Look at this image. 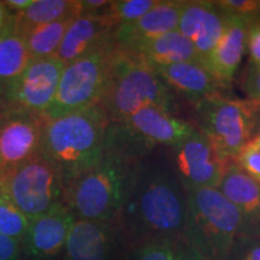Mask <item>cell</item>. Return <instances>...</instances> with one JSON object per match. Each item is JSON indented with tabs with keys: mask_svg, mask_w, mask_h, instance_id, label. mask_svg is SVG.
Masks as SVG:
<instances>
[{
	"mask_svg": "<svg viewBox=\"0 0 260 260\" xmlns=\"http://www.w3.org/2000/svg\"><path fill=\"white\" fill-rule=\"evenodd\" d=\"M116 28L109 16L79 15L68 28L56 57L64 65L73 63L115 42Z\"/></svg>",
	"mask_w": 260,
	"mask_h": 260,
	"instance_id": "9a60e30c",
	"label": "cell"
},
{
	"mask_svg": "<svg viewBox=\"0 0 260 260\" xmlns=\"http://www.w3.org/2000/svg\"><path fill=\"white\" fill-rule=\"evenodd\" d=\"M259 119H260V106H259Z\"/></svg>",
	"mask_w": 260,
	"mask_h": 260,
	"instance_id": "ab89813d",
	"label": "cell"
},
{
	"mask_svg": "<svg viewBox=\"0 0 260 260\" xmlns=\"http://www.w3.org/2000/svg\"><path fill=\"white\" fill-rule=\"evenodd\" d=\"M246 51L249 67H260V16L249 22L247 29Z\"/></svg>",
	"mask_w": 260,
	"mask_h": 260,
	"instance_id": "4dcf8cb0",
	"label": "cell"
},
{
	"mask_svg": "<svg viewBox=\"0 0 260 260\" xmlns=\"http://www.w3.org/2000/svg\"><path fill=\"white\" fill-rule=\"evenodd\" d=\"M169 153L186 189L218 188L224 172L232 164L198 130L178 145L169 148Z\"/></svg>",
	"mask_w": 260,
	"mask_h": 260,
	"instance_id": "30bf717a",
	"label": "cell"
},
{
	"mask_svg": "<svg viewBox=\"0 0 260 260\" xmlns=\"http://www.w3.org/2000/svg\"><path fill=\"white\" fill-rule=\"evenodd\" d=\"M171 92L180 94L194 104L219 93L222 84L198 61H184L152 68Z\"/></svg>",
	"mask_w": 260,
	"mask_h": 260,
	"instance_id": "ffe728a7",
	"label": "cell"
},
{
	"mask_svg": "<svg viewBox=\"0 0 260 260\" xmlns=\"http://www.w3.org/2000/svg\"><path fill=\"white\" fill-rule=\"evenodd\" d=\"M32 3H34V0H8V2H4V4L8 9L16 10L17 12H21L27 10Z\"/></svg>",
	"mask_w": 260,
	"mask_h": 260,
	"instance_id": "d590c367",
	"label": "cell"
},
{
	"mask_svg": "<svg viewBox=\"0 0 260 260\" xmlns=\"http://www.w3.org/2000/svg\"><path fill=\"white\" fill-rule=\"evenodd\" d=\"M228 24V15L214 2L183 0L177 31L189 40L204 59L217 46Z\"/></svg>",
	"mask_w": 260,
	"mask_h": 260,
	"instance_id": "5bb4252c",
	"label": "cell"
},
{
	"mask_svg": "<svg viewBox=\"0 0 260 260\" xmlns=\"http://www.w3.org/2000/svg\"><path fill=\"white\" fill-rule=\"evenodd\" d=\"M79 15L80 0H34L27 10L14 15V21L19 30L24 31Z\"/></svg>",
	"mask_w": 260,
	"mask_h": 260,
	"instance_id": "603a6c76",
	"label": "cell"
},
{
	"mask_svg": "<svg viewBox=\"0 0 260 260\" xmlns=\"http://www.w3.org/2000/svg\"><path fill=\"white\" fill-rule=\"evenodd\" d=\"M29 226L25 214L2 189L0 193V234L22 241Z\"/></svg>",
	"mask_w": 260,
	"mask_h": 260,
	"instance_id": "d4e9b609",
	"label": "cell"
},
{
	"mask_svg": "<svg viewBox=\"0 0 260 260\" xmlns=\"http://www.w3.org/2000/svg\"><path fill=\"white\" fill-rule=\"evenodd\" d=\"M194 125L157 107H145L122 121L110 122L106 146L135 159L159 147H174L195 132Z\"/></svg>",
	"mask_w": 260,
	"mask_h": 260,
	"instance_id": "52a82bcc",
	"label": "cell"
},
{
	"mask_svg": "<svg viewBox=\"0 0 260 260\" xmlns=\"http://www.w3.org/2000/svg\"><path fill=\"white\" fill-rule=\"evenodd\" d=\"M249 19L228 15V24L217 46L200 61L222 86H228L235 76L243 53Z\"/></svg>",
	"mask_w": 260,
	"mask_h": 260,
	"instance_id": "ac0fdd59",
	"label": "cell"
},
{
	"mask_svg": "<svg viewBox=\"0 0 260 260\" xmlns=\"http://www.w3.org/2000/svg\"><path fill=\"white\" fill-rule=\"evenodd\" d=\"M75 220L74 213L64 201H60L47 212L29 219L22 249L34 260L53 259L65 247Z\"/></svg>",
	"mask_w": 260,
	"mask_h": 260,
	"instance_id": "4fadbf2b",
	"label": "cell"
},
{
	"mask_svg": "<svg viewBox=\"0 0 260 260\" xmlns=\"http://www.w3.org/2000/svg\"><path fill=\"white\" fill-rule=\"evenodd\" d=\"M47 118L10 109L0 121V176L41 154Z\"/></svg>",
	"mask_w": 260,
	"mask_h": 260,
	"instance_id": "8fae6325",
	"label": "cell"
},
{
	"mask_svg": "<svg viewBox=\"0 0 260 260\" xmlns=\"http://www.w3.org/2000/svg\"><path fill=\"white\" fill-rule=\"evenodd\" d=\"M242 90L247 102L260 106V67H247L242 79Z\"/></svg>",
	"mask_w": 260,
	"mask_h": 260,
	"instance_id": "1f68e13d",
	"label": "cell"
},
{
	"mask_svg": "<svg viewBox=\"0 0 260 260\" xmlns=\"http://www.w3.org/2000/svg\"><path fill=\"white\" fill-rule=\"evenodd\" d=\"M111 2L109 0H81L80 15L107 16Z\"/></svg>",
	"mask_w": 260,
	"mask_h": 260,
	"instance_id": "836d02e7",
	"label": "cell"
},
{
	"mask_svg": "<svg viewBox=\"0 0 260 260\" xmlns=\"http://www.w3.org/2000/svg\"><path fill=\"white\" fill-rule=\"evenodd\" d=\"M234 162L246 175L260 183V149L252 141L241 149Z\"/></svg>",
	"mask_w": 260,
	"mask_h": 260,
	"instance_id": "f546056e",
	"label": "cell"
},
{
	"mask_svg": "<svg viewBox=\"0 0 260 260\" xmlns=\"http://www.w3.org/2000/svg\"><path fill=\"white\" fill-rule=\"evenodd\" d=\"M182 240L209 260H225L240 233L239 211L217 188H188Z\"/></svg>",
	"mask_w": 260,
	"mask_h": 260,
	"instance_id": "5b68a950",
	"label": "cell"
},
{
	"mask_svg": "<svg viewBox=\"0 0 260 260\" xmlns=\"http://www.w3.org/2000/svg\"><path fill=\"white\" fill-rule=\"evenodd\" d=\"M174 260H209L205 258L203 254H200L197 249L190 247L188 243H186L183 240L176 242L175 245V252H174Z\"/></svg>",
	"mask_w": 260,
	"mask_h": 260,
	"instance_id": "e575fe53",
	"label": "cell"
},
{
	"mask_svg": "<svg viewBox=\"0 0 260 260\" xmlns=\"http://www.w3.org/2000/svg\"><path fill=\"white\" fill-rule=\"evenodd\" d=\"M119 50L144 61L151 68L165 67L184 61L200 63L193 44L177 30Z\"/></svg>",
	"mask_w": 260,
	"mask_h": 260,
	"instance_id": "44dd1931",
	"label": "cell"
},
{
	"mask_svg": "<svg viewBox=\"0 0 260 260\" xmlns=\"http://www.w3.org/2000/svg\"><path fill=\"white\" fill-rule=\"evenodd\" d=\"M251 141L256 146V147L260 149V132L255 136H253V139L251 140Z\"/></svg>",
	"mask_w": 260,
	"mask_h": 260,
	"instance_id": "f35d334b",
	"label": "cell"
},
{
	"mask_svg": "<svg viewBox=\"0 0 260 260\" xmlns=\"http://www.w3.org/2000/svg\"><path fill=\"white\" fill-rule=\"evenodd\" d=\"M239 211V236H260V183L246 175L235 162L224 172L217 188Z\"/></svg>",
	"mask_w": 260,
	"mask_h": 260,
	"instance_id": "e0dca14e",
	"label": "cell"
},
{
	"mask_svg": "<svg viewBox=\"0 0 260 260\" xmlns=\"http://www.w3.org/2000/svg\"><path fill=\"white\" fill-rule=\"evenodd\" d=\"M99 105L110 122H117L145 107L174 115L176 96L149 65L117 47L109 87Z\"/></svg>",
	"mask_w": 260,
	"mask_h": 260,
	"instance_id": "277c9868",
	"label": "cell"
},
{
	"mask_svg": "<svg viewBox=\"0 0 260 260\" xmlns=\"http://www.w3.org/2000/svg\"><path fill=\"white\" fill-rule=\"evenodd\" d=\"M225 260H260V236H237Z\"/></svg>",
	"mask_w": 260,
	"mask_h": 260,
	"instance_id": "83f0119b",
	"label": "cell"
},
{
	"mask_svg": "<svg viewBox=\"0 0 260 260\" xmlns=\"http://www.w3.org/2000/svg\"><path fill=\"white\" fill-rule=\"evenodd\" d=\"M183 0H159L153 9L132 23L118 25L115 41L118 48H126L142 41L177 30Z\"/></svg>",
	"mask_w": 260,
	"mask_h": 260,
	"instance_id": "d6986e66",
	"label": "cell"
},
{
	"mask_svg": "<svg viewBox=\"0 0 260 260\" xmlns=\"http://www.w3.org/2000/svg\"><path fill=\"white\" fill-rule=\"evenodd\" d=\"M119 223L76 219L65 243V260H111Z\"/></svg>",
	"mask_w": 260,
	"mask_h": 260,
	"instance_id": "2e32d148",
	"label": "cell"
},
{
	"mask_svg": "<svg viewBox=\"0 0 260 260\" xmlns=\"http://www.w3.org/2000/svg\"><path fill=\"white\" fill-rule=\"evenodd\" d=\"M159 0H117L111 2L109 16L116 27L132 23L136 19L141 18L158 4Z\"/></svg>",
	"mask_w": 260,
	"mask_h": 260,
	"instance_id": "484cf974",
	"label": "cell"
},
{
	"mask_svg": "<svg viewBox=\"0 0 260 260\" xmlns=\"http://www.w3.org/2000/svg\"><path fill=\"white\" fill-rule=\"evenodd\" d=\"M116 53L115 41L65 65L53 102L44 116L57 119L99 105L109 87Z\"/></svg>",
	"mask_w": 260,
	"mask_h": 260,
	"instance_id": "ba28073f",
	"label": "cell"
},
{
	"mask_svg": "<svg viewBox=\"0 0 260 260\" xmlns=\"http://www.w3.org/2000/svg\"><path fill=\"white\" fill-rule=\"evenodd\" d=\"M109 123L100 105L47 119L41 153L59 171L63 186L100 161Z\"/></svg>",
	"mask_w": 260,
	"mask_h": 260,
	"instance_id": "3957f363",
	"label": "cell"
},
{
	"mask_svg": "<svg viewBox=\"0 0 260 260\" xmlns=\"http://www.w3.org/2000/svg\"><path fill=\"white\" fill-rule=\"evenodd\" d=\"M8 8L4 4V2H0V31L6 27V24L9 23L10 19H11L12 15L9 14Z\"/></svg>",
	"mask_w": 260,
	"mask_h": 260,
	"instance_id": "74e56055",
	"label": "cell"
},
{
	"mask_svg": "<svg viewBox=\"0 0 260 260\" xmlns=\"http://www.w3.org/2000/svg\"><path fill=\"white\" fill-rule=\"evenodd\" d=\"M22 241L0 234V260H18Z\"/></svg>",
	"mask_w": 260,
	"mask_h": 260,
	"instance_id": "d6a6232c",
	"label": "cell"
},
{
	"mask_svg": "<svg viewBox=\"0 0 260 260\" xmlns=\"http://www.w3.org/2000/svg\"><path fill=\"white\" fill-rule=\"evenodd\" d=\"M0 187L28 219L47 212L64 199L59 171L42 153L2 175Z\"/></svg>",
	"mask_w": 260,
	"mask_h": 260,
	"instance_id": "9c48e42d",
	"label": "cell"
},
{
	"mask_svg": "<svg viewBox=\"0 0 260 260\" xmlns=\"http://www.w3.org/2000/svg\"><path fill=\"white\" fill-rule=\"evenodd\" d=\"M10 109H11V107H10L8 95H6V87L0 84V121H2L3 117L8 113Z\"/></svg>",
	"mask_w": 260,
	"mask_h": 260,
	"instance_id": "8d00e7d4",
	"label": "cell"
},
{
	"mask_svg": "<svg viewBox=\"0 0 260 260\" xmlns=\"http://www.w3.org/2000/svg\"><path fill=\"white\" fill-rule=\"evenodd\" d=\"M226 15L253 21L260 16V0H217L214 2Z\"/></svg>",
	"mask_w": 260,
	"mask_h": 260,
	"instance_id": "f1b7e54d",
	"label": "cell"
},
{
	"mask_svg": "<svg viewBox=\"0 0 260 260\" xmlns=\"http://www.w3.org/2000/svg\"><path fill=\"white\" fill-rule=\"evenodd\" d=\"M64 67L57 57L31 59L23 73L6 87L10 107L44 115L53 102Z\"/></svg>",
	"mask_w": 260,
	"mask_h": 260,
	"instance_id": "7c38bea8",
	"label": "cell"
},
{
	"mask_svg": "<svg viewBox=\"0 0 260 260\" xmlns=\"http://www.w3.org/2000/svg\"><path fill=\"white\" fill-rule=\"evenodd\" d=\"M139 161L105 149L96 165L65 184L64 204L76 219L119 223Z\"/></svg>",
	"mask_w": 260,
	"mask_h": 260,
	"instance_id": "7a4b0ae2",
	"label": "cell"
},
{
	"mask_svg": "<svg viewBox=\"0 0 260 260\" xmlns=\"http://www.w3.org/2000/svg\"><path fill=\"white\" fill-rule=\"evenodd\" d=\"M31 57L24 37L14 21V15L0 31V84L8 87L25 70Z\"/></svg>",
	"mask_w": 260,
	"mask_h": 260,
	"instance_id": "7402d4cb",
	"label": "cell"
},
{
	"mask_svg": "<svg viewBox=\"0 0 260 260\" xmlns=\"http://www.w3.org/2000/svg\"><path fill=\"white\" fill-rule=\"evenodd\" d=\"M175 245L168 241L147 242L136 245L129 260H174Z\"/></svg>",
	"mask_w": 260,
	"mask_h": 260,
	"instance_id": "4316f807",
	"label": "cell"
},
{
	"mask_svg": "<svg viewBox=\"0 0 260 260\" xmlns=\"http://www.w3.org/2000/svg\"><path fill=\"white\" fill-rule=\"evenodd\" d=\"M259 122V106L247 100L242 102L217 93L194 104V128L228 161L235 160L253 139Z\"/></svg>",
	"mask_w": 260,
	"mask_h": 260,
	"instance_id": "8992f818",
	"label": "cell"
},
{
	"mask_svg": "<svg viewBox=\"0 0 260 260\" xmlns=\"http://www.w3.org/2000/svg\"><path fill=\"white\" fill-rule=\"evenodd\" d=\"M187 219V190L170 153L154 149L139 161L119 225L138 245L182 239Z\"/></svg>",
	"mask_w": 260,
	"mask_h": 260,
	"instance_id": "6da1fadb",
	"label": "cell"
},
{
	"mask_svg": "<svg viewBox=\"0 0 260 260\" xmlns=\"http://www.w3.org/2000/svg\"><path fill=\"white\" fill-rule=\"evenodd\" d=\"M76 17L77 16H70L53 23L22 31L31 59L56 57L68 28Z\"/></svg>",
	"mask_w": 260,
	"mask_h": 260,
	"instance_id": "cb8c5ba5",
	"label": "cell"
},
{
	"mask_svg": "<svg viewBox=\"0 0 260 260\" xmlns=\"http://www.w3.org/2000/svg\"><path fill=\"white\" fill-rule=\"evenodd\" d=\"M0 193H2V187H0Z\"/></svg>",
	"mask_w": 260,
	"mask_h": 260,
	"instance_id": "60d3db41",
	"label": "cell"
}]
</instances>
